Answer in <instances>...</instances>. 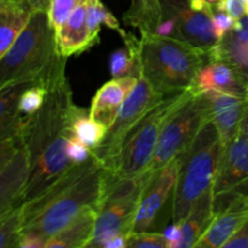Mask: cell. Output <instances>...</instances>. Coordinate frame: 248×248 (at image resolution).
<instances>
[{
  "mask_svg": "<svg viewBox=\"0 0 248 248\" xmlns=\"http://www.w3.org/2000/svg\"><path fill=\"white\" fill-rule=\"evenodd\" d=\"M179 166L181 156L176 157L173 161L155 172L140 199L133 232H148L152 229L161 208L164 207L170 196L173 195Z\"/></svg>",
  "mask_w": 248,
  "mask_h": 248,
  "instance_id": "cell-11",
  "label": "cell"
},
{
  "mask_svg": "<svg viewBox=\"0 0 248 248\" xmlns=\"http://www.w3.org/2000/svg\"><path fill=\"white\" fill-rule=\"evenodd\" d=\"M21 1H23L26 5H28L33 11H36V10L47 11L48 1H50V0H21Z\"/></svg>",
  "mask_w": 248,
  "mask_h": 248,
  "instance_id": "cell-39",
  "label": "cell"
},
{
  "mask_svg": "<svg viewBox=\"0 0 248 248\" xmlns=\"http://www.w3.org/2000/svg\"><path fill=\"white\" fill-rule=\"evenodd\" d=\"M127 248H167L164 232H132L127 239Z\"/></svg>",
  "mask_w": 248,
  "mask_h": 248,
  "instance_id": "cell-29",
  "label": "cell"
},
{
  "mask_svg": "<svg viewBox=\"0 0 248 248\" xmlns=\"http://www.w3.org/2000/svg\"><path fill=\"white\" fill-rule=\"evenodd\" d=\"M188 1L190 4V6L194 10H196V11L203 12V14L208 15L210 17H212L213 14H215V7H213V5L206 1V0H188Z\"/></svg>",
  "mask_w": 248,
  "mask_h": 248,
  "instance_id": "cell-37",
  "label": "cell"
},
{
  "mask_svg": "<svg viewBox=\"0 0 248 248\" xmlns=\"http://www.w3.org/2000/svg\"><path fill=\"white\" fill-rule=\"evenodd\" d=\"M162 17L160 0H131L130 7L124 14V21L140 34H145L155 33Z\"/></svg>",
  "mask_w": 248,
  "mask_h": 248,
  "instance_id": "cell-24",
  "label": "cell"
},
{
  "mask_svg": "<svg viewBox=\"0 0 248 248\" xmlns=\"http://www.w3.org/2000/svg\"><path fill=\"white\" fill-rule=\"evenodd\" d=\"M212 193L215 202L224 199L223 205L236 194H248V140L241 131L222 153Z\"/></svg>",
  "mask_w": 248,
  "mask_h": 248,
  "instance_id": "cell-10",
  "label": "cell"
},
{
  "mask_svg": "<svg viewBox=\"0 0 248 248\" xmlns=\"http://www.w3.org/2000/svg\"><path fill=\"white\" fill-rule=\"evenodd\" d=\"M215 213V196L210 190L194 203L186 217L179 222L182 232L179 248L195 247L201 235L212 222Z\"/></svg>",
  "mask_w": 248,
  "mask_h": 248,
  "instance_id": "cell-21",
  "label": "cell"
},
{
  "mask_svg": "<svg viewBox=\"0 0 248 248\" xmlns=\"http://www.w3.org/2000/svg\"><path fill=\"white\" fill-rule=\"evenodd\" d=\"M222 156L217 128L208 121L190 147L181 156L178 178L173 190L172 219L179 223L186 217L194 203L212 190Z\"/></svg>",
  "mask_w": 248,
  "mask_h": 248,
  "instance_id": "cell-5",
  "label": "cell"
},
{
  "mask_svg": "<svg viewBox=\"0 0 248 248\" xmlns=\"http://www.w3.org/2000/svg\"><path fill=\"white\" fill-rule=\"evenodd\" d=\"M86 23L91 47L99 43V31H101L102 24L108 27L111 31H116L125 44H127L133 36L132 34L127 33L125 29H123L116 17L109 11L108 7L102 2V0H87Z\"/></svg>",
  "mask_w": 248,
  "mask_h": 248,
  "instance_id": "cell-23",
  "label": "cell"
},
{
  "mask_svg": "<svg viewBox=\"0 0 248 248\" xmlns=\"http://www.w3.org/2000/svg\"><path fill=\"white\" fill-rule=\"evenodd\" d=\"M48 90L41 85H31L22 92L18 108L23 116H31L41 109L47 97Z\"/></svg>",
  "mask_w": 248,
  "mask_h": 248,
  "instance_id": "cell-27",
  "label": "cell"
},
{
  "mask_svg": "<svg viewBox=\"0 0 248 248\" xmlns=\"http://www.w3.org/2000/svg\"><path fill=\"white\" fill-rule=\"evenodd\" d=\"M162 232H164V236L166 239L167 248H179L182 237L181 225H179V223L173 222V224L167 227Z\"/></svg>",
  "mask_w": 248,
  "mask_h": 248,
  "instance_id": "cell-34",
  "label": "cell"
},
{
  "mask_svg": "<svg viewBox=\"0 0 248 248\" xmlns=\"http://www.w3.org/2000/svg\"><path fill=\"white\" fill-rule=\"evenodd\" d=\"M224 248H248V220Z\"/></svg>",
  "mask_w": 248,
  "mask_h": 248,
  "instance_id": "cell-36",
  "label": "cell"
},
{
  "mask_svg": "<svg viewBox=\"0 0 248 248\" xmlns=\"http://www.w3.org/2000/svg\"><path fill=\"white\" fill-rule=\"evenodd\" d=\"M193 91L194 89H190L179 93L169 94L153 107L126 135L115 170L113 173L108 174L125 178L147 171L154 157L165 123Z\"/></svg>",
  "mask_w": 248,
  "mask_h": 248,
  "instance_id": "cell-7",
  "label": "cell"
},
{
  "mask_svg": "<svg viewBox=\"0 0 248 248\" xmlns=\"http://www.w3.org/2000/svg\"><path fill=\"white\" fill-rule=\"evenodd\" d=\"M127 239L128 237L125 235H116L109 239L103 245V248H127Z\"/></svg>",
  "mask_w": 248,
  "mask_h": 248,
  "instance_id": "cell-38",
  "label": "cell"
},
{
  "mask_svg": "<svg viewBox=\"0 0 248 248\" xmlns=\"http://www.w3.org/2000/svg\"><path fill=\"white\" fill-rule=\"evenodd\" d=\"M206 1H208V2H210V4H217V2L218 1H219V0H206Z\"/></svg>",
  "mask_w": 248,
  "mask_h": 248,
  "instance_id": "cell-42",
  "label": "cell"
},
{
  "mask_svg": "<svg viewBox=\"0 0 248 248\" xmlns=\"http://www.w3.org/2000/svg\"><path fill=\"white\" fill-rule=\"evenodd\" d=\"M29 176V162L23 142L0 171V215L23 203V194Z\"/></svg>",
  "mask_w": 248,
  "mask_h": 248,
  "instance_id": "cell-17",
  "label": "cell"
},
{
  "mask_svg": "<svg viewBox=\"0 0 248 248\" xmlns=\"http://www.w3.org/2000/svg\"><path fill=\"white\" fill-rule=\"evenodd\" d=\"M166 96L157 93L153 89L140 69L137 84L124 101L115 121L107 131L102 144L93 150L94 157L98 160L107 173H113L115 170L126 135L153 107L156 106Z\"/></svg>",
  "mask_w": 248,
  "mask_h": 248,
  "instance_id": "cell-9",
  "label": "cell"
},
{
  "mask_svg": "<svg viewBox=\"0 0 248 248\" xmlns=\"http://www.w3.org/2000/svg\"><path fill=\"white\" fill-rule=\"evenodd\" d=\"M77 104L68 78L48 89L45 103L34 115L26 116L22 142L29 162L23 202L38 198L62 178L74 165L67 154L72 116Z\"/></svg>",
  "mask_w": 248,
  "mask_h": 248,
  "instance_id": "cell-1",
  "label": "cell"
},
{
  "mask_svg": "<svg viewBox=\"0 0 248 248\" xmlns=\"http://www.w3.org/2000/svg\"><path fill=\"white\" fill-rule=\"evenodd\" d=\"M97 208L90 207L80 213L53 236L46 241L45 248H84L89 247L94 232Z\"/></svg>",
  "mask_w": 248,
  "mask_h": 248,
  "instance_id": "cell-20",
  "label": "cell"
},
{
  "mask_svg": "<svg viewBox=\"0 0 248 248\" xmlns=\"http://www.w3.org/2000/svg\"><path fill=\"white\" fill-rule=\"evenodd\" d=\"M87 0H82L69 15L64 23L56 29V40L64 57L80 55L91 48L87 31Z\"/></svg>",
  "mask_w": 248,
  "mask_h": 248,
  "instance_id": "cell-18",
  "label": "cell"
},
{
  "mask_svg": "<svg viewBox=\"0 0 248 248\" xmlns=\"http://www.w3.org/2000/svg\"><path fill=\"white\" fill-rule=\"evenodd\" d=\"M248 87V73L229 61L222 58L210 60L199 72L195 91H224L245 96Z\"/></svg>",
  "mask_w": 248,
  "mask_h": 248,
  "instance_id": "cell-15",
  "label": "cell"
},
{
  "mask_svg": "<svg viewBox=\"0 0 248 248\" xmlns=\"http://www.w3.org/2000/svg\"><path fill=\"white\" fill-rule=\"evenodd\" d=\"M160 1L164 17H171L176 21L179 39L207 50H211L217 45L218 40L215 35L212 21L208 15L194 10L188 0Z\"/></svg>",
  "mask_w": 248,
  "mask_h": 248,
  "instance_id": "cell-13",
  "label": "cell"
},
{
  "mask_svg": "<svg viewBox=\"0 0 248 248\" xmlns=\"http://www.w3.org/2000/svg\"><path fill=\"white\" fill-rule=\"evenodd\" d=\"M247 220L248 194H236L216 210L212 222L194 248H224Z\"/></svg>",
  "mask_w": 248,
  "mask_h": 248,
  "instance_id": "cell-12",
  "label": "cell"
},
{
  "mask_svg": "<svg viewBox=\"0 0 248 248\" xmlns=\"http://www.w3.org/2000/svg\"><path fill=\"white\" fill-rule=\"evenodd\" d=\"M103 172L93 155L85 164L74 165L38 198L23 202L22 234L36 235L46 244L85 210L97 208L103 189Z\"/></svg>",
  "mask_w": 248,
  "mask_h": 248,
  "instance_id": "cell-2",
  "label": "cell"
},
{
  "mask_svg": "<svg viewBox=\"0 0 248 248\" xmlns=\"http://www.w3.org/2000/svg\"><path fill=\"white\" fill-rule=\"evenodd\" d=\"M210 102L211 120L217 128L222 153L240 132L245 110V96L224 91L203 92Z\"/></svg>",
  "mask_w": 248,
  "mask_h": 248,
  "instance_id": "cell-14",
  "label": "cell"
},
{
  "mask_svg": "<svg viewBox=\"0 0 248 248\" xmlns=\"http://www.w3.org/2000/svg\"><path fill=\"white\" fill-rule=\"evenodd\" d=\"M137 80L138 75H127L106 82L103 86L99 87L92 98L90 116L107 128L110 127L125 98L137 84Z\"/></svg>",
  "mask_w": 248,
  "mask_h": 248,
  "instance_id": "cell-16",
  "label": "cell"
},
{
  "mask_svg": "<svg viewBox=\"0 0 248 248\" xmlns=\"http://www.w3.org/2000/svg\"><path fill=\"white\" fill-rule=\"evenodd\" d=\"M154 173L147 170L137 176L119 178L103 172V189L89 247L103 248V245L116 235L128 237L132 234L140 199Z\"/></svg>",
  "mask_w": 248,
  "mask_h": 248,
  "instance_id": "cell-6",
  "label": "cell"
},
{
  "mask_svg": "<svg viewBox=\"0 0 248 248\" xmlns=\"http://www.w3.org/2000/svg\"><path fill=\"white\" fill-rule=\"evenodd\" d=\"M33 10L21 0H0V58L14 45Z\"/></svg>",
  "mask_w": 248,
  "mask_h": 248,
  "instance_id": "cell-22",
  "label": "cell"
},
{
  "mask_svg": "<svg viewBox=\"0 0 248 248\" xmlns=\"http://www.w3.org/2000/svg\"><path fill=\"white\" fill-rule=\"evenodd\" d=\"M244 5H245V15L248 17V0H244Z\"/></svg>",
  "mask_w": 248,
  "mask_h": 248,
  "instance_id": "cell-41",
  "label": "cell"
},
{
  "mask_svg": "<svg viewBox=\"0 0 248 248\" xmlns=\"http://www.w3.org/2000/svg\"><path fill=\"white\" fill-rule=\"evenodd\" d=\"M213 7H215V10L227 12L235 19H240L246 16L245 15L244 0H219Z\"/></svg>",
  "mask_w": 248,
  "mask_h": 248,
  "instance_id": "cell-33",
  "label": "cell"
},
{
  "mask_svg": "<svg viewBox=\"0 0 248 248\" xmlns=\"http://www.w3.org/2000/svg\"><path fill=\"white\" fill-rule=\"evenodd\" d=\"M240 131L242 132V135L248 140V87L247 91L245 93V110H244V118H242L241 123V128Z\"/></svg>",
  "mask_w": 248,
  "mask_h": 248,
  "instance_id": "cell-40",
  "label": "cell"
},
{
  "mask_svg": "<svg viewBox=\"0 0 248 248\" xmlns=\"http://www.w3.org/2000/svg\"><path fill=\"white\" fill-rule=\"evenodd\" d=\"M67 60L58 50L47 11L36 10L14 45L0 58V86L31 82L48 90L67 78Z\"/></svg>",
  "mask_w": 248,
  "mask_h": 248,
  "instance_id": "cell-3",
  "label": "cell"
},
{
  "mask_svg": "<svg viewBox=\"0 0 248 248\" xmlns=\"http://www.w3.org/2000/svg\"><path fill=\"white\" fill-rule=\"evenodd\" d=\"M140 35V70L153 89L162 96L194 89L199 72L212 57L213 47L207 50L155 33Z\"/></svg>",
  "mask_w": 248,
  "mask_h": 248,
  "instance_id": "cell-4",
  "label": "cell"
},
{
  "mask_svg": "<svg viewBox=\"0 0 248 248\" xmlns=\"http://www.w3.org/2000/svg\"><path fill=\"white\" fill-rule=\"evenodd\" d=\"M67 154L73 165L85 164L93 156V152L74 135L70 136L69 138L67 145Z\"/></svg>",
  "mask_w": 248,
  "mask_h": 248,
  "instance_id": "cell-30",
  "label": "cell"
},
{
  "mask_svg": "<svg viewBox=\"0 0 248 248\" xmlns=\"http://www.w3.org/2000/svg\"><path fill=\"white\" fill-rule=\"evenodd\" d=\"M108 128L90 116V108L75 106L72 116V132L93 152L103 142Z\"/></svg>",
  "mask_w": 248,
  "mask_h": 248,
  "instance_id": "cell-25",
  "label": "cell"
},
{
  "mask_svg": "<svg viewBox=\"0 0 248 248\" xmlns=\"http://www.w3.org/2000/svg\"><path fill=\"white\" fill-rule=\"evenodd\" d=\"M155 34L162 36H174V38H179L176 21L173 18H171V17H164L161 19V22L159 23V26H157Z\"/></svg>",
  "mask_w": 248,
  "mask_h": 248,
  "instance_id": "cell-35",
  "label": "cell"
},
{
  "mask_svg": "<svg viewBox=\"0 0 248 248\" xmlns=\"http://www.w3.org/2000/svg\"><path fill=\"white\" fill-rule=\"evenodd\" d=\"M22 144V136L18 135L16 137H12L10 140L0 142V171L2 167L6 166L7 162L12 159L18 148Z\"/></svg>",
  "mask_w": 248,
  "mask_h": 248,
  "instance_id": "cell-32",
  "label": "cell"
},
{
  "mask_svg": "<svg viewBox=\"0 0 248 248\" xmlns=\"http://www.w3.org/2000/svg\"><path fill=\"white\" fill-rule=\"evenodd\" d=\"M210 120L211 109L207 96L194 89L165 123L148 170L156 172L176 157L182 156Z\"/></svg>",
  "mask_w": 248,
  "mask_h": 248,
  "instance_id": "cell-8",
  "label": "cell"
},
{
  "mask_svg": "<svg viewBox=\"0 0 248 248\" xmlns=\"http://www.w3.org/2000/svg\"><path fill=\"white\" fill-rule=\"evenodd\" d=\"M23 222V203L0 215V248L18 247Z\"/></svg>",
  "mask_w": 248,
  "mask_h": 248,
  "instance_id": "cell-26",
  "label": "cell"
},
{
  "mask_svg": "<svg viewBox=\"0 0 248 248\" xmlns=\"http://www.w3.org/2000/svg\"><path fill=\"white\" fill-rule=\"evenodd\" d=\"M211 21H212L213 31H215L216 38L219 41L220 39L224 38L225 34H228L235 28L237 19L228 15L227 12L215 10V14L211 17Z\"/></svg>",
  "mask_w": 248,
  "mask_h": 248,
  "instance_id": "cell-31",
  "label": "cell"
},
{
  "mask_svg": "<svg viewBox=\"0 0 248 248\" xmlns=\"http://www.w3.org/2000/svg\"><path fill=\"white\" fill-rule=\"evenodd\" d=\"M81 1L82 0H50L48 1V19H50L55 31L64 23L65 19L73 12V10Z\"/></svg>",
  "mask_w": 248,
  "mask_h": 248,
  "instance_id": "cell-28",
  "label": "cell"
},
{
  "mask_svg": "<svg viewBox=\"0 0 248 248\" xmlns=\"http://www.w3.org/2000/svg\"><path fill=\"white\" fill-rule=\"evenodd\" d=\"M31 82H16L0 86V142L21 135L26 116L18 108L22 92Z\"/></svg>",
  "mask_w": 248,
  "mask_h": 248,
  "instance_id": "cell-19",
  "label": "cell"
}]
</instances>
